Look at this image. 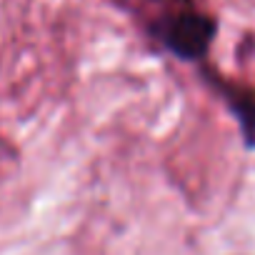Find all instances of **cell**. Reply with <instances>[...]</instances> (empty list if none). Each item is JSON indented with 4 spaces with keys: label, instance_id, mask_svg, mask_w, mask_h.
I'll return each instance as SVG.
<instances>
[{
    "label": "cell",
    "instance_id": "cell-1",
    "mask_svg": "<svg viewBox=\"0 0 255 255\" xmlns=\"http://www.w3.org/2000/svg\"><path fill=\"white\" fill-rule=\"evenodd\" d=\"M150 38L173 58L183 63H200L218 35V20L198 8V3H183L160 8L148 23Z\"/></svg>",
    "mask_w": 255,
    "mask_h": 255
},
{
    "label": "cell",
    "instance_id": "cell-2",
    "mask_svg": "<svg viewBox=\"0 0 255 255\" xmlns=\"http://www.w3.org/2000/svg\"><path fill=\"white\" fill-rule=\"evenodd\" d=\"M205 78L210 80L215 93L228 103L230 113L235 115V120L240 125V135H243L245 148L255 150V90L245 88V85H238V83H228V80L218 78L210 70H205Z\"/></svg>",
    "mask_w": 255,
    "mask_h": 255
}]
</instances>
